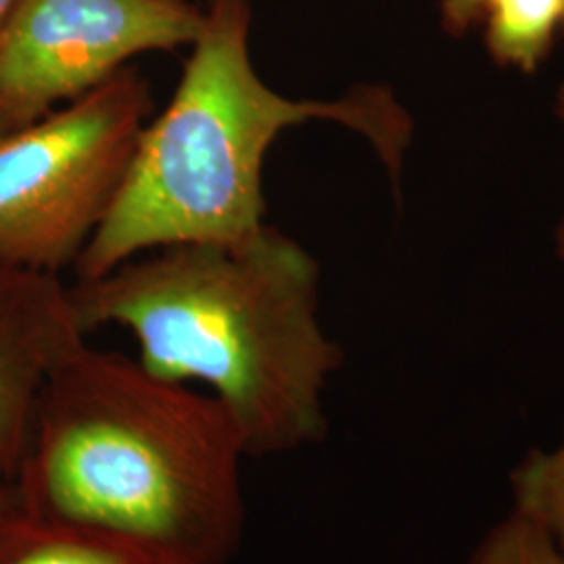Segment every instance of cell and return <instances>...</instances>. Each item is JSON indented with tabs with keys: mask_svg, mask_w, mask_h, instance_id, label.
<instances>
[{
	"mask_svg": "<svg viewBox=\"0 0 564 564\" xmlns=\"http://www.w3.org/2000/svg\"><path fill=\"white\" fill-rule=\"evenodd\" d=\"M563 249H564V226H563Z\"/></svg>",
	"mask_w": 564,
	"mask_h": 564,
	"instance_id": "14",
	"label": "cell"
},
{
	"mask_svg": "<svg viewBox=\"0 0 564 564\" xmlns=\"http://www.w3.org/2000/svg\"><path fill=\"white\" fill-rule=\"evenodd\" d=\"M69 295L86 335L126 328L151 375L207 384L247 456L326 435L324 389L341 347L318 321V263L279 228L153 249L76 281Z\"/></svg>",
	"mask_w": 564,
	"mask_h": 564,
	"instance_id": "1",
	"label": "cell"
},
{
	"mask_svg": "<svg viewBox=\"0 0 564 564\" xmlns=\"http://www.w3.org/2000/svg\"><path fill=\"white\" fill-rule=\"evenodd\" d=\"M468 564H564V552L542 529L510 512L485 533Z\"/></svg>",
	"mask_w": 564,
	"mask_h": 564,
	"instance_id": "10",
	"label": "cell"
},
{
	"mask_svg": "<svg viewBox=\"0 0 564 564\" xmlns=\"http://www.w3.org/2000/svg\"><path fill=\"white\" fill-rule=\"evenodd\" d=\"M249 0H212L181 82L142 128L120 191L74 265L93 281L153 249L235 241L260 230L263 163L284 130L330 120L362 134L400 174L412 121L391 90L291 99L262 80L249 51Z\"/></svg>",
	"mask_w": 564,
	"mask_h": 564,
	"instance_id": "3",
	"label": "cell"
},
{
	"mask_svg": "<svg viewBox=\"0 0 564 564\" xmlns=\"http://www.w3.org/2000/svg\"><path fill=\"white\" fill-rule=\"evenodd\" d=\"M241 433L223 403L84 343L42 389L13 479L23 508L182 564L241 547Z\"/></svg>",
	"mask_w": 564,
	"mask_h": 564,
	"instance_id": "2",
	"label": "cell"
},
{
	"mask_svg": "<svg viewBox=\"0 0 564 564\" xmlns=\"http://www.w3.org/2000/svg\"><path fill=\"white\" fill-rule=\"evenodd\" d=\"M512 512L542 529L564 552V440L554 449H533L512 470Z\"/></svg>",
	"mask_w": 564,
	"mask_h": 564,
	"instance_id": "9",
	"label": "cell"
},
{
	"mask_svg": "<svg viewBox=\"0 0 564 564\" xmlns=\"http://www.w3.org/2000/svg\"><path fill=\"white\" fill-rule=\"evenodd\" d=\"M481 20L491 53L531 69L564 28V0H491Z\"/></svg>",
	"mask_w": 564,
	"mask_h": 564,
	"instance_id": "8",
	"label": "cell"
},
{
	"mask_svg": "<svg viewBox=\"0 0 564 564\" xmlns=\"http://www.w3.org/2000/svg\"><path fill=\"white\" fill-rule=\"evenodd\" d=\"M188 0H23L0 34V134L95 90L126 63L191 46Z\"/></svg>",
	"mask_w": 564,
	"mask_h": 564,
	"instance_id": "5",
	"label": "cell"
},
{
	"mask_svg": "<svg viewBox=\"0 0 564 564\" xmlns=\"http://www.w3.org/2000/svg\"><path fill=\"white\" fill-rule=\"evenodd\" d=\"M0 564H182L93 527L63 523L15 500L0 508Z\"/></svg>",
	"mask_w": 564,
	"mask_h": 564,
	"instance_id": "7",
	"label": "cell"
},
{
	"mask_svg": "<svg viewBox=\"0 0 564 564\" xmlns=\"http://www.w3.org/2000/svg\"><path fill=\"white\" fill-rule=\"evenodd\" d=\"M153 109L123 67L41 120L0 134V265L59 276L101 226Z\"/></svg>",
	"mask_w": 564,
	"mask_h": 564,
	"instance_id": "4",
	"label": "cell"
},
{
	"mask_svg": "<svg viewBox=\"0 0 564 564\" xmlns=\"http://www.w3.org/2000/svg\"><path fill=\"white\" fill-rule=\"evenodd\" d=\"M86 343L57 274L0 265V473L13 484L42 389Z\"/></svg>",
	"mask_w": 564,
	"mask_h": 564,
	"instance_id": "6",
	"label": "cell"
},
{
	"mask_svg": "<svg viewBox=\"0 0 564 564\" xmlns=\"http://www.w3.org/2000/svg\"><path fill=\"white\" fill-rule=\"evenodd\" d=\"M491 0H444L445 23L456 30H466L481 21Z\"/></svg>",
	"mask_w": 564,
	"mask_h": 564,
	"instance_id": "11",
	"label": "cell"
},
{
	"mask_svg": "<svg viewBox=\"0 0 564 564\" xmlns=\"http://www.w3.org/2000/svg\"><path fill=\"white\" fill-rule=\"evenodd\" d=\"M23 0H0V34L4 32L7 23L15 15V11L20 9Z\"/></svg>",
	"mask_w": 564,
	"mask_h": 564,
	"instance_id": "12",
	"label": "cell"
},
{
	"mask_svg": "<svg viewBox=\"0 0 564 564\" xmlns=\"http://www.w3.org/2000/svg\"><path fill=\"white\" fill-rule=\"evenodd\" d=\"M11 494H13V485L0 473V508L9 502Z\"/></svg>",
	"mask_w": 564,
	"mask_h": 564,
	"instance_id": "13",
	"label": "cell"
}]
</instances>
